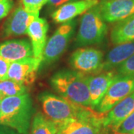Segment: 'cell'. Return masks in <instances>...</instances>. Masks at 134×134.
I'll list each match as a JSON object with an SVG mask.
<instances>
[{"label":"cell","mask_w":134,"mask_h":134,"mask_svg":"<svg viewBox=\"0 0 134 134\" xmlns=\"http://www.w3.org/2000/svg\"><path fill=\"white\" fill-rule=\"evenodd\" d=\"M1 112H2V98H0V115H1Z\"/></svg>","instance_id":"cell-28"},{"label":"cell","mask_w":134,"mask_h":134,"mask_svg":"<svg viewBox=\"0 0 134 134\" xmlns=\"http://www.w3.org/2000/svg\"><path fill=\"white\" fill-rule=\"evenodd\" d=\"M0 56L10 63L34 57L31 44L25 39L6 40L0 43Z\"/></svg>","instance_id":"cell-15"},{"label":"cell","mask_w":134,"mask_h":134,"mask_svg":"<svg viewBox=\"0 0 134 134\" xmlns=\"http://www.w3.org/2000/svg\"><path fill=\"white\" fill-rule=\"evenodd\" d=\"M39 14L29 13L20 5L13 11L0 31L2 38H10L27 34L29 25Z\"/></svg>","instance_id":"cell-9"},{"label":"cell","mask_w":134,"mask_h":134,"mask_svg":"<svg viewBox=\"0 0 134 134\" xmlns=\"http://www.w3.org/2000/svg\"><path fill=\"white\" fill-rule=\"evenodd\" d=\"M39 99L44 115L57 126L66 121L86 116L96 111L91 107L77 105L60 96L49 92L41 94Z\"/></svg>","instance_id":"cell-3"},{"label":"cell","mask_w":134,"mask_h":134,"mask_svg":"<svg viewBox=\"0 0 134 134\" xmlns=\"http://www.w3.org/2000/svg\"><path fill=\"white\" fill-rule=\"evenodd\" d=\"M88 77L75 70H62L52 77L50 83L60 97L77 105L90 107Z\"/></svg>","instance_id":"cell-1"},{"label":"cell","mask_w":134,"mask_h":134,"mask_svg":"<svg viewBox=\"0 0 134 134\" xmlns=\"http://www.w3.org/2000/svg\"><path fill=\"white\" fill-rule=\"evenodd\" d=\"M31 134H56L58 126L42 113H37L31 125Z\"/></svg>","instance_id":"cell-19"},{"label":"cell","mask_w":134,"mask_h":134,"mask_svg":"<svg viewBox=\"0 0 134 134\" xmlns=\"http://www.w3.org/2000/svg\"><path fill=\"white\" fill-rule=\"evenodd\" d=\"M42 60L34 57L27 58L10 63L8 79L18 82L25 86L32 84L37 77Z\"/></svg>","instance_id":"cell-10"},{"label":"cell","mask_w":134,"mask_h":134,"mask_svg":"<svg viewBox=\"0 0 134 134\" xmlns=\"http://www.w3.org/2000/svg\"><path fill=\"white\" fill-rule=\"evenodd\" d=\"M33 104L29 93L2 99L0 125L9 127L19 134H29Z\"/></svg>","instance_id":"cell-2"},{"label":"cell","mask_w":134,"mask_h":134,"mask_svg":"<svg viewBox=\"0 0 134 134\" xmlns=\"http://www.w3.org/2000/svg\"><path fill=\"white\" fill-rule=\"evenodd\" d=\"M117 72L119 75H134V54L120 65Z\"/></svg>","instance_id":"cell-23"},{"label":"cell","mask_w":134,"mask_h":134,"mask_svg":"<svg viewBox=\"0 0 134 134\" xmlns=\"http://www.w3.org/2000/svg\"><path fill=\"white\" fill-rule=\"evenodd\" d=\"M75 24L74 20L62 23L48 39L43 50V63H52L61 56L72 37Z\"/></svg>","instance_id":"cell-6"},{"label":"cell","mask_w":134,"mask_h":134,"mask_svg":"<svg viewBox=\"0 0 134 134\" xmlns=\"http://www.w3.org/2000/svg\"><path fill=\"white\" fill-rule=\"evenodd\" d=\"M48 0H22V5L29 13L40 14L43 5L47 4Z\"/></svg>","instance_id":"cell-21"},{"label":"cell","mask_w":134,"mask_h":134,"mask_svg":"<svg viewBox=\"0 0 134 134\" xmlns=\"http://www.w3.org/2000/svg\"><path fill=\"white\" fill-rule=\"evenodd\" d=\"M13 7V0H0V20L8 15Z\"/></svg>","instance_id":"cell-24"},{"label":"cell","mask_w":134,"mask_h":134,"mask_svg":"<svg viewBox=\"0 0 134 134\" xmlns=\"http://www.w3.org/2000/svg\"><path fill=\"white\" fill-rule=\"evenodd\" d=\"M98 6L107 23H118L134 14V0H100Z\"/></svg>","instance_id":"cell-12"},{"label":"cell","mask_w":134,"mask_h":134,"mask_svg":"<svg viewBox=\"0 0 134 134\" xmlns=\"http://www.w3.org/2000/svg\"><path fill=\"white\" fill-rule=\"evenodd\" d=\"M74 1H77V0H48L47 5L50 8H58V7H60L61 5L71 2H74Z\"/></svg>","instance_id":"cell-26"},{"label":"cell","mask_w":134,"mask_h":134,"mask_svg":"<svg viewBox=\"0 0 134 134\" xmlns=\"http://www.w3.org/2000/svg\"><path fill=\"white\" fill-rule=\"evenodd\" d=\"M115 70H108L96 73L88 77V86L90 95V107L96 110L100 100L110 88L113 82L119 77Z\"/></svg>","instance_id":"cell-11"},{"label":"cell","mask_w":134,"mask_h":134,"mask_svg":"<svg viewBox=\"0 0 134 134\" xmlns=\"http://www.w3.org/2000/svg\"><path fill=\"white\" fill-rule=\"evenodd\" d=\"M110 38L115 45L134 41V14L115 25Z\"/></svg>","instance_id":"cell-18"},{"label":"cell","mask_w":134,"mask_h":134,"mask_svg":"<svg viewBox=\"0 0 134 134\" xmlns=\"http://www.w3.org/2000/svg\"><path fill=\"white\" fill-rule=\"evenodd\" d=\"M10 63L0 56V81L8 79V72Z\"/></svg>","instance_id":"cell-25"},{"label":"cell","mask_w":134,"mask_h":134,"mask_svg":"<svg viewBox=\"0 0 134 134\" xmlns=\"http://www.w3.org/2000/svg\"><path fill=\"white\" fill-rule=\"evenodd\" d=\"M48 24L44 18L37 17L29 25L27 34L31 40L34 57L43 60V50L47 42Z\"/></svg>","instance_id":"cell-14"},{"label":"cell","mask_w":134,"mask_h":134,"mask_svg":"<svg viewBox=\"0 0 134 134\" xmlns=\"http://www.w3.org/2000/svg\"><path fill=\"white\" fill-rule=\"evenodd\" d=\"M134 112V92L127 96L107 113L104 124L109 130L115 132L121 122Z\"/></svg>","instance_id":"cell-16"},{"label":"cell","mask_w":134,"mask_h":134,"mask_svg":"<svg viewBox=\"0 0 134 134\" xmlns=\"http://www.w3.org/2000/svg\"><path fill=\"white\" fill-rule=\"evenodd\" d=\"M133 54L134 41L117 45L107 54L103 62L101 72L111 70L112 69L120 66Z\"/></svg>","instance_id":"cell-17"},{"label":"cell","mask_w":134,"mask_h":134,"mask_svg":"<svg viewBox=\"0 0 134 134\" xmlns=\"http://www.w3.org/2000/svg\"><path fill=\"white\" fill-rule=\"evenodd\" d=\"M27 93V86L14 81L6 79L0 81V98L20 96Z\"/></svg>","instance_id":"cell-20"},{"label":"cell","mask_w":134,"mask_h":134,"mask_svg":"<svg viewBox=\"0 0 134 134\" xmlns=\"http://www.w3.org/2000/svg\"><path fill=\"white\" fill-rule=\"evenodd\" d=\"M0 134H19L15 130L7 127L5 125H0Z\"/></svg>","instance_id":"cell-27"},{"label":"cell","mask_w":134,"mask_h":134,"mask_svg":"<svg viewBox=\"0 0 134 134\" xmlns=\"http://www.w3.org/2000/svg\"><path fill=\"white\" fill-rule=\"evenodd\" d=\"M104 62L102 52L94 48H80L72 53L69 64L75 71L84 74L101 72Z\"/></svg>","instance_id":"cell-8"},{"label":"cell","mask_w":134,"mask_h":134,"mask_svg":"<svg viewBox=\"0 0 134 134\" xmlns=\"http://www.w3.org/2000/svg\"><path fill=\"white\" fill-rule=\"evenodd\" d=\"M134 92V75H119L100 100L96 111L106 114L115 104Z\"/></svg>","instance_id":"cell-7"},{"label":"cell","mask_w":134,"mask_h":134,"mask_svg":"<svg viewBox=\"0 0 134 134\" xmlns=\"http://www.w3.org/2000/svg\"><path fill=\"white\" fill-rule=\"evenodd\" d=\"M99 0H77L58 7L52 14L55 23H64L73 20L77 16L85 14L86 11L98 5Z\"/></svg>","instance_id":"cell-13"},{"label":"cell","mask_w":134,"mask_h":134,"mask_svg":"<svg viewBox=\"0 0 134 134\" xmlns=\"http://www.w3.org/2000/svg\"><path fill=\"white\" fill-rule=\"evenodd\" d=\"M107 27L96 5L83 14L77 32V46H88L101 43L105 38Z\"/></svg>","instance_id":"cell-4"},{"label":"cell","mask_w":134,"mask_h":134,"mask_svg":"<svg viewBox=\"0 0 134 134\" xmlns=\"http://www.w3.org/2000/svg\"><path fill=\"white\" fill-rule=\"evenodd\" d=\"M105 114L98 111L90 115L68 120L58 126L56 134H108L104 124Z\"/></svg>","instance_id":"cell-5"},{"label":"cell","mask_w":134,"mask_h":134,"mask_svg":"<svg viewBox=\"0 0 134 134\" xmlns=\"http://www.w3.org/2000/svg\"><path fill=\"white\" fill-rule=\"evenodd\" d=\"M115 134H134V112L125 119L115 131Z\"/></svg>","instance_id":"cell-22"}]
</instances>
